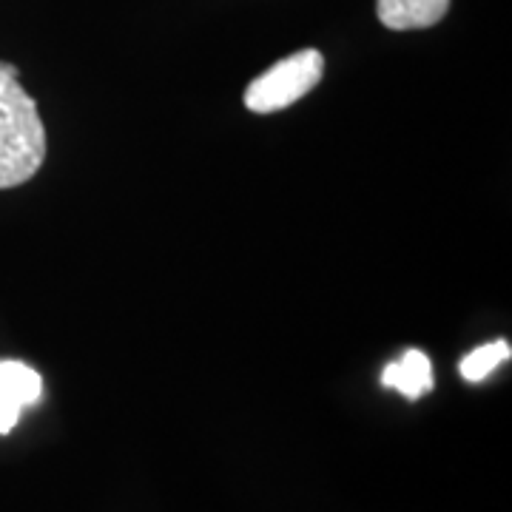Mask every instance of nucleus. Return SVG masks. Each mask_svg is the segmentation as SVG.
I'll list each match as a JSON object with an SVG mask.
<instances>
[{
  "instance_id": "obj_6",
  "label": "nucleus",
  "mask_w": 512,
  "mask_h": 512,
  "mask_svg": "<svg viewBox=\"0 0 512 512\" xmlns=\"http://www.w3.org/2000/svg\"><path fill=\"white\" fill-rule=\"evenodd\" d=\"M512 356L510 342L507 339H498V342H490V345H481V348L470 350L464 359H461V379L464 382H484L495 367L501 362H507Z\"/></svg>"
},
{
  "instance_id": "obj_1",
  "label": "nucleus",
  "mask_w": 512,
  "mask_h": 512,
  "mask_svg": "<svg viewBox=\"0 0 512 512\" xmlns=\"http://www.w3.org/2000/svg\"><path fill=\"white\" fill-rule=\"evenodd\" d=\"M46 163V126L18 69L0 60V191L29 183Z\"/></svg>"
},
{
  "instance_id": "obj_4",
  "label": "nucleus",
  "mask_w": 512,
  "mask_h": 512,
  "mask_svg": "<svg viewBox=\"0 0 512 512\" xmlns=\"http://www.w3.org/2000/svg\"><path fill=\"white\" fill-rule=\"evenodd\" d=\"M384 387H393L399 390L404 399L416 402L424 393H430L436 387V376H433V362L430 356L419 348L404 350L396 362L384 367L382 373Z\"/></svg>"
},
{
  "instance_id": "obj_5",
  "label": "nucleus",
  "mask_w": 512,
  "mask_h": 512,
  "mask_svg": "<svg viewBox=\"0 0 512 512\" xmlns=\"http://www.w3.org/2000/svg\"><path fill=\"white\" fill-rule=\"evenodd\" d=\"M450 12V0H376V15L393 32L430 29Z\"/></svg>"
},
{
  "instance_id": "obj_2",
  "label": "nucleus",
  "mask_w": 512,
  "mask_h": 512,
  "mask_svg": "<svg viewBox=\"0 0 512 512\" xmlns=\"http://www.w3.org/2000/svg\"><path fill=\"white\" fill-rule=\"evenodd\" d=\"M325 77V57L319 49H299L282 57L245 89V109L254 114H274L299 103Z\"/></svg>"
},
{
  "instance_id": "obj_3",
  "label": "nucleus",
  "mask_w": 512,
  "mask_h": 512,
  "mask_svg": "<svg viewBox=\"0 0 512 512\" xmlns=\"http://www.w3.org/2000/svg\"><path fill=\"white\" fill-rule=\"evenodd\" d=\"M43 399V379L35 367L3 359L0 362V436L18 427L26 407Z\"/></svg>"
}]
</instances>
